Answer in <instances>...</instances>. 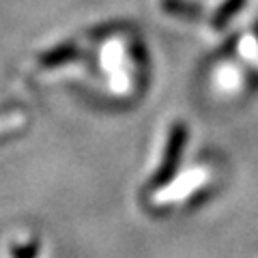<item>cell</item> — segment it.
<instances>
[{"label":"cell","mask_w":258,"mask_h":258,"mask_svg":"<svg viewBox=\"0 0 258 258\" xmlns=\"http://www.w3.org/2000/svg\"><path fill=\"white\" fill-rule=\"evenodd\" d=\"M241 5H243V0H228V3H224V7L215 15V24H217V26H222V24L228 22L232 15L241 9Z\"/></svg>","instance_id":"obj_1"}]
</instances>
